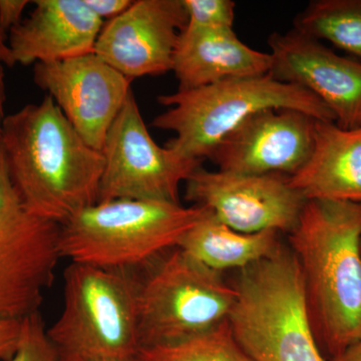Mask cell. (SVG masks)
Returning a JSON list of instances; mask_svg holds the SVG:
<instances>
[{"mask_svg": "<svg viewBox=\"0 0 361 361\" xmlns=\"http://www.w3.org/2000/svg\"><path fill=\"white\" fill-rule=\"evenodd\" d=\"M0 142L14 189L28 212L63 225L97 203L104 160L47 94L6 116Z\"/></svg>", "mask_w": 361, "mask_h": 361, "instance_id": "obj_1", "label": "cell"}, {"mask_svg": "<svg viewBox=\"0 0 361 361\" xmlns=\"http://www.w3.org/2000/svg\"><path fill=\"white\" fill-rule=\"evenodd\" d=\"M289 243L311 326L332 360L361 337V204L306 201Z\"/></svg>", "mask_w": 361, "mask_h": 361, "instance_id": "obj_2", "label": "cell"}, {"mask_svg": "<svg viewBox=\"0 0 361 361\" xmlns=\"http://www.w3.org/2000/svg\"><path fill=\"white\" fill-rule=\"evenodd\" d=\"M208 212L203 207L172 202L96 203L61 225V258L106 269L147 267L179 246Z\"/></svg>", "mask_w": 361, "mask_h": 361, "instance_id": "obj_3", "label": "cell"}, {"mask_svg": "<svg viewBox=\"0 0 361 361\" xmlns=\"http://www.w3.org/2000/svg\"><path fill=\"white\" fill-rule=\"evenodd\" d=\"M228 322L251 361H326L313 332L293 252L280 244L240 271Z\"/></svg>", "mask_w": 361, "mask_h": 361, "instance_id": "obj_4", "label": "cell"}, {"mask_svg": "<svg viewBox=\"0 0 361 361\" xmlns=\"http://www.w3.org/2000/svg\"><path fill=\"white\" fill-rule=\"evenodd\" d=\"M63 306L47 329L61 361H123L137 357L140 276L135 270L71 263Z\"/></svg>", "mask_w": 361, "mask_h": 361, "instance_id": "obj_5", "label": "cell"}, {"mask_svg": "<svg viewBox=\"0 0 361 361\" xmlns=\"http://www.w3.org/2000/svg\"><path fill=\"white\" fill-rule=\"evenodd\" d=\"M168 110L153 127L174 132L166 144L182 158L203 161L247 118L259 111L289 109L322 122H334L331 111L308 90L270 75L227 80L159 97Z\"/></svg>", "mask_w": 361, "mask_h": 361, "instance_id": "obj_6", "label": "cell"}, {"mask_svg": "<svg viewBox=\"0 0 361 361\" xmlns=\"http://www.w3.org/2000/svg\"><path fill=\"white\" fill-rule=\"evenodd\" d=\"M147 267L137 291L141 349L185 341L229 318L235 287L179 247Z\"/></svg>", "mask_w": 361, "mask_h": 361, "instance_id": "obj_7", "label": "cell"}, {"mask_svg": "<svg viewBox=\"0 0 361 361\" xmlns=\"http://www.w3.org/2000/svg\"><path fill=\"white\" fill-rule=\"evenodd\" d=\"M59 229L23 205L0 142V318L23 320L39 312L61 259Z\"/></svg>", "mask_w": 361, "mask_h": 361, "instance_id": "obj_8", "label": "cell"}, {"mask_svg": "<svg viewBox=\"0 0 361 361\" xmlns=\"http://www.w3.org/2000/svg\"><path fill=\"white\" fill-rule=\"evenodd\" d=\"M101 152L104 166L97 203L118 199L180 203V186L202 164L154 141L133 92Z\"/></svg>", "mask_w": 361, "mask_h": 361, "instance_id": "obj_9", "label": "cell"}, {"mask_svg": "<svg viewBox=\"0 0 361 361\" xmlns=\"http://www.w3.org/2000/svg\"><path fill=\"white\" fill-rule=\"evenodd\" d=\"M185 199L236 231L290 233L306 200L284 175H244L202 167L185 183Z\"/></svg>", "mask_w": 361, "mask_h": 361, "instance_id": "obj_10", "label": "cell"}, {"mask_svg": "<svg viewBox=\"0 0 361 361\" xmlns=\"http://www.w3.org/2000/svg\"><path fill=\"white\" fill-rule=\"evenodd\" d=\"M33 80L52 97L84 141L99 152L132 92L133 80L94 52L35 63Z\"/></svg>", "mask_w": 361, "mask_h": 361, "instance_id": "obj_11", "label": "cell"}, {"mask_svg": "<svg viewBox=\"0 0 361 361\" xmlns=\"http://www.w3.org/2000/svg\"><path fill=\"white\" fill-rule=\"evenodd\" d=\"M269 75L314 94L344 129L361 127V61L341 56L295 28L268 40Z\"/></svg>", "mask_w": 361, "mask_h": 361, "instance_id": "obj_12", "label": "cell"}, {"mask_svg": "<svg viewBox=\"0 0 361 361\" xmlns=\"http://www.w3.org/2000/svg\"><path fill=\"white\" fill-rule=\"evenodd\" d=\"M186 25L183 0H135L104 23L94 52L132 80L165 75Z\"/></svg>", "mask_w": 361, "mask_h": 361, "instance_id": "obj_13", "label": "cell"}, {"mask_svg": "<svg viewBox=\"0 0 361 361\" xmlns=\"http://www.w3.org/2000/svg\"><path fill=\"white\" fill-rule=\"evenodd\" d=\"M316 121L289 109L259 111L228 135L209 159L223 172L291 177L312 154Z\"/></svg>", "mask_w": 361, "mask_h": 361, "instance_id": "obj_14", "label": "cell"}, {"mask_svg": "<svg viewBox=\"0 0 361 361\" xmlns=\"http://www.w3.org/2000/svg\"><path fill=\"white\" fill-rule=\"evenodd\" d=\"M32 13L8 32L14 63H49L92 54L104 21L84 0H37Z\"/></svg>", "mask_w": 361, "mask_h": 361, "instance_id": "obj_15", "label": "cell"}, {"mask_svg": "<svg viewBox=\"0 0 361 361\" xmlns=\"http://www.w3.org/2000/svg\"><path fill=\"white\" fill-rule=\"evenodd\" d=\"M272 68L270 52L241 42L234 30L185 27L176 49L173 70L180 90L227 80L263 77Z\"/></svg>", "mask_w": 361, "mask_h": 361, "instance_id": "obj_16", "label": "cell"}, {"mask_svg": "<svg viewBox=\"0 0 361 361\" xmlns=\"http://www.w3.org/2000/svg\"><path fill=\"white\" fill-rule=\"evenodd\" d=\"M289 182L306 201L361 204V127L316 121L312 154Z\"/></svg>", "mask_w": 361, "mask_h": 361, "instance_id": "obj_17", "label": "cell"}, {"mask_svg": "<svg viewBox=\"0 0 361 361\" xmlns=\"http://www.w3.org/2000/svg\"><path fill=\"white\" fill-rule=\"evenodd\" d=\"M279 233H242L228 227L210 211L180 240L179 248L195 260L221 273L246 269L267 258L280 245Z\"/></svg>", "mask_w": 361, "mask_h": 361, "instance_id": "obj_18", "label": "cell"}, {"mask_svg": "<svg viewBox=\"0 0 361 361\" xmlns=\"http://www.w3.org/2000/svg\"><path fill=\"white\" fill-rule=\"evenodd\" d=\"M294 28L361 61V0H313L296 16Z\"/></svg>", "mask_w": 361, "mask_h": 361, "instance_id": "obj_19", "label": "cell"}, {"mask_svg": "<svg viewBox=\"0 0 361 361\" xmlns=\"http://www.w3.org/2000/svg\"><path fill=\"white\" fill-rule=\"evenodd\" d=\"M137 357L141 361H251L228 320L185 341L142 348Z\"/></svg>", "mask_w": 361, "mask_h": 361, "instance_id": "obj_20", "label": "cell"}, {"mask_svg": "<svg viewBox=\"0 0 361 361\" xmlns=\"http://www.w3.org/2000/svg\"><path fill=\"white\" fill-rule=\"evenodd\" d=\"M187 13L185 27L197 30H234L232 0H183Z\"/></svg>", "mask_w": 361, "mask_h": 361, "instance_id": "obj_21", "label": "cell"}, {"mask_svg": "<svg viewBox=\"0 0 361 361\" xmlns=\"http://www.w3.org/2000/svg\"><path fill=\"white\" fill-rule=\"evenodd\" d=\"M9 361H61L47 336L39 312L23 319L20 348Z\"/></svg>", "mask_w": 361, "mask_h": 361, "instance_id": "obj_22", "label": "cell"}, {"mask_svg": "<svg viewBox=\"0 0 361 361\" xmlns=\"http://www.w3.org/2000/svg\"><path fill=\"white\" fill-rule=\"evenodd\" d=\"M23 320L0 318V360L9 361L20 348Z\"/></svg>", "mask_w": 361, "mask_h": 361, "instance_id": "obj_23", "label": "cell"}, {"mask_svg": "<svg viewBox=\"0 0 361 361\" xmlns=\"http://www.w3.org/2000/svg\"><path fill=\"white\" fill-rule=\"evenodd\" d=\"M30 4L28 0H0V26L7 35L23 21V13Z\"/></svg>", "mask_w": 361, "mask_h": 361, "instance_id": "obj_24", "label": "cell"}, {"mask_svg": "<svg viewBox=\"0 0 361 361\" xmlns=\"http://www.w3.org/2000/svg\"><path fill=\"white\" fill-rule=\"evenodd\" d=\"M85 6L97 14L102 20H111L125 13L132 0H84Z\"/></svg>", "mask_w": 361, "mask_h": 361, "instance_id": "obj_25", "label": "cell"}, {"mask_svg": "<svg viewBox=\"0 0 361 361\" xmlns=\"http://www.w3.org/2000/svg\"><path fill=\"white\" fill-rule=\"evenodd\" d=\"M0 66H8V68L16 66L8 47V35L1 26H0Z\"/></svg>", "mask_w": 361, "mask_h": 361, "instance_id": "obj_26", "label": "cell"}, {"mask_svg": "<svg viewBox=\"0 0 361 361\" xmlns=\"http://www.w3.org/2000/svg\"><path fill=\"white\" fill-rule=\"evenodd\" d=\"M330 361H361V337Z\"/></svg>", "mask_w": 361, "mask_h": 361, "instance_id": "obj_27", "label": "cell"}, {"mask_svg": "<svg viewBox=\"0 0 361 361\" xmlns=\"http://www.w3.org/2000/svg\"><path fill=\"white\" fill-rule=\"evenodd\" d=\"M6 102V73H4V66H0V133H1L2 123L4 118V104Z\"/></svg>", "mask_w": 361, "mask_h": 361, "instance_id": "obj_28", "label": "cell"}, {"mask_svg": "<svg viewBox=\"0 0 361 361\" xmlns=\"http://www.w3.org/2000/svg\"><path fill=\"white\" fill-rule=\"evenodd\" d=\"M123 361H141L139 360V357L133 358V360H123Z\"/></svg>", "mask_w": 361, "mask_h": 361, "instance_id": "obj_29", "label": "cell"}]
</instances>
